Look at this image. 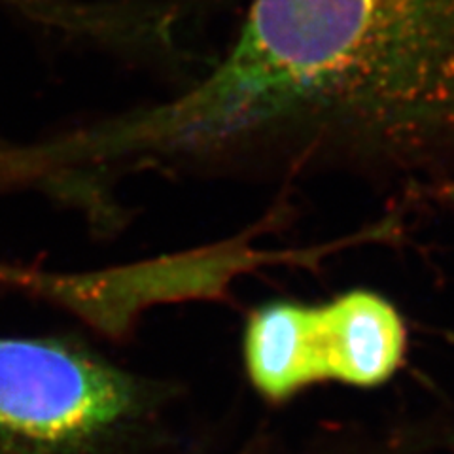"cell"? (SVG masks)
<instances>
[{
	"label": "cell",
	"instance_id": "cell-1",
	"mask_svg": "<svg viewBox=\"0 0 454 454\" xmlns=\"http://www.w3.org/2000/svg\"><path fill=\"white\" fill-rule=\"evenodd\" d=\"M150 167L439 182L454 167V0H248L216 61L131 116Z\"/></svg>",
	"mask_w": 454,
	"mask_h": 454
},
{
	"label": "cell",
	"instance_id": "cell-2",
	"mask_svg": "<svg viewBox=\"0 0 454 454\" xmlns=\"http://www.w3.org/2000/svg\"><path fill=\"white\" fill-rule=\"evenodd\" d=\"M155 385L74 335H0V454H123Z\"/></svg>",
	"mask_w": 454,
	"mask_h": 454
},
{
	"label": "cell",
	"instance_id": "cell-3",
	"mask_svg": "<svg viewBox=\"0 0 454 454\" xmlns=\"http://www.w3.org/2000/svg\"><path fill=\"white\" fill-rule=\"evenodd\" d=\"M407 348L400 310L364 288L318 305L269 301L250 312L243 328L245 372L269 402L320 382L379 387L402 367Z\"/></svg>",
	"mask_w": 454,
	"mask_h": 454
},
{
	"label": "cell",
	"instance_id": "cell-4",
	"mask_svg": "<svg viewBox=\"0 0 454 454\" xmlns=\"http://www.w3.org/2000/svg\"><path fill=\"white\" fill-rule=\"evenodd\" d=\"M25 280V269L18 265L0 263V284L10 288H20Z\"/></svg>",
	"mask_w": 454,
	"mask_h": 454
}]
</instances>
